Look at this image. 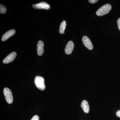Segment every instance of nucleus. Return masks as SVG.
<instances>
[{"mask_svg": "<svg viewBox=\"0 0 120 120\" xmlns=\"http://www.w3.org/2000/svg\"><path fill=\"white\" fill-rule=\"evenodd\" d=\"M34 83L37 88L41 90H44L45 88V79L41 76H36L34 79Z\"/></svg>", "mask_w": 120, "mask_h": 120, "instance_id": "f03ea898", "label": "nucleus"}, {"mask_svg": "<svg viewBox=\"0 0 120 120\" xmlns=\"http://www.w3.org/2000/svg\"><path fill=\"white\" fill-rule=\"evenodd\" d=\"M81 105L84 112L86 113L89 112H90V106L87 101L86 100H83L82 101Z\"/></svg>", "mask_w": 120, "mask_h": 120, "instance_id": "9d476101", "label": "nucleus"}, {"mask_svg": "<svg viewBox=\"0 0 120 120\" xmlns=\"http://www.w3.org/2000/svg\"><path fill=\"white\" fill-rule=\"evenodd\" d=\"M15 30H9L8 31L6 32L2 38V41H5L7 40L9 38L13 36L15 34Z\"/></svg>", "mask_w": 120, "mask_h": 120, "instance_id": "1a4fd4ad", "label": "nucleus"}, {"mask_svg": "<svg viewBox=\"0 0 120 120\" xmlns=\"http://www.w3.org/2000/svg\"><path fill=\"white\" fill-rule=\"evenodd\" d=\"M88 1L91 4H94L98 2V0H89Z\"/></svg>", "mask_w": 120, "mask_h": 120, "instance_id": "4468645a", "label": "nucleus"}, {"mask_svg": "<svg viewBox=\"0 0 120 120\" xmlns=\"http://www.w3.org/2000/svg\"><path fill=\"white\" fill-rule=\"evenodd\" d=\"M4 94L7 102L11 104L13 102V97L12 92L9 88L5 87L4 90Z\"/></svg>", "mask_w": 120, "mask_h": 120, "instance_id": "7ed1b4c3", "label": "nucleus"}, {"mask_svg": "<svg viewBox=\"0 0 120 120\" xmlns=\"http://www.w3.org/2000/svg\"><path fill=\"white\" fill-rule=\"evenodd\" d=\"M31 120H39V117L37 115H35L33 117Z\"/></svg>", "mask_w": 120, "mask_h": 120, "instance_id": "ddd939ff", "label": "nucleus"}, {"mask_svg": "<svg viewBox=\"0 0 120 120\" xmlns=\"http://www.w3.org/2000/svg\"><path fill=\"white\" fill-rule=\"evenodd\" d=\"M74 47V43L72 41H70L67 43L65 47V53L67 54H71L72 53Z\"/></svg>", "mask_w": 120, "mask_h": 120, "instance_id": "0eeeda50", "label": "nucleus"}, {"mask_svg": "<svg viewBox=\"0 0 120 120\" xmlns=\"http://www.w3.org/2000/svg\"><path fill=\"white\" fill-rule=\"evenodd\" d=\"M32 7L36 9H44L48 10L50 8V5L45 2H41L38 4L32 5Z\"/></svg>", "mask_w": 120, "mask_h": 120, "instance_id": "20e7f679", "label": "nucleus"}, {"mask_svg": "<svg viewBox=\"0 0 120 120\" xmlns=\"http://www.w3.org/2000/svg\"><path fill=\"white\" fill-rule=\"evenodd\" d=\"M66 21L64 20L61 23L60 25V30L59 32L60 34H64V31L66 28Z\"/></svg>", "mask_w": 120, "mask_h": 120, "instance_id": "9b49d317", "label": "nucleus"}, {"mask_svg": "<svg viewBox=\"0 0 120 120\" xmlns=\"http://www.w3.org/2000/svg\"><path fill=\"white\" fill-rule=\"evenodd\" d=\"M116 115L118 117H120V110L117 111V112L116 113Z\"/></svg>", "mask_w": 120, "mask_h": 120, "instance_id": "dca6fc26", "label": "nucleus"}, {"mask_svg": "<svg viewBox=\"0 0 120 120\" xmlns=\"http://www.w3.org/2000/svg\"><path fill=\"white\" fill-rule=\"evenodd\" d=\"M82 41L84 45L88 49L91 50L93 49V46L91 41L88 37L86 36L83 37Z\"/></svg>", "mask_w": 120, "mask_h": 120, "instance_id": "39448f33", "label": "nucleus"}, {"mask_svg": "<svg viewBox=\"0 0 120 120\" xmlns=\"http://www.w3.org/2000/svg\"><path fill=\"white\" fill-rule=\"evenodd\" d=\"M7 9L5 6L1 4L0 6V13L1 14H5L6 12Z\"/></svg>", "mask_w": 120, "mask_h": 120, "instance_id": "f8f14e48", "label": "nucleus"}, {"mask_svg": "<svg viewBox=\"0 0 120 120\" xmlns=\"http://www.w3.org/2000/svg\"><path fill=\"white\" fill-rule=\"evenodd\" d=\"M112 8V6L109 4L104 5L98 9L96 15L98 16L104 15L109 13Z\"/></svg>", "mask_w": 120, "mask_h": 120, "instance_id": "f257e3e1", "label": "nucleus"}, {"mask_svg": "<svg viewBox=\"0 0 120 120\" xmlns=\"http://www.w3.org/2000/svg\"><path fill=\"white\" fill-rule=\"evenodd\" d=\"M37 53L38 56H42L44 52V43L42 41H40L38 42L37 46Z\"/></svg>", "mask_w": 120, "mask_h": 120, "instance_id": "6e6552de", "label": "nucleus"}, {"mask_svg": "<svg viewBox=\"0 0 120 120\" xmlns=\"http://www.w3.org/2000/svg\"><path fill=\"white\" fill-rule=\"evenodd\" d=\"M16 55L17 54L15 52H13L11 53L3 60V63L5 64H8L12 62L15 58Z\"/></svg>", "mask_w": 120, "mask_h": 120, "instance_id": "423d86ee", "label": "nucleus"}, {"mask_svg": "<svg viewBox=\"0 0 120 120\" xmlns=\"http://www.w3.org/2000/svg\"><path fill=\"white\" fill-rule=\"evenodd\" d=\"M117 25H118V29L120 31V17L117 20Z\"/></svg>", "mask_w": 120, "mask_h": 120, "instance_id": "2eb2a0df", "label": "nucleus"}]
</instances>
